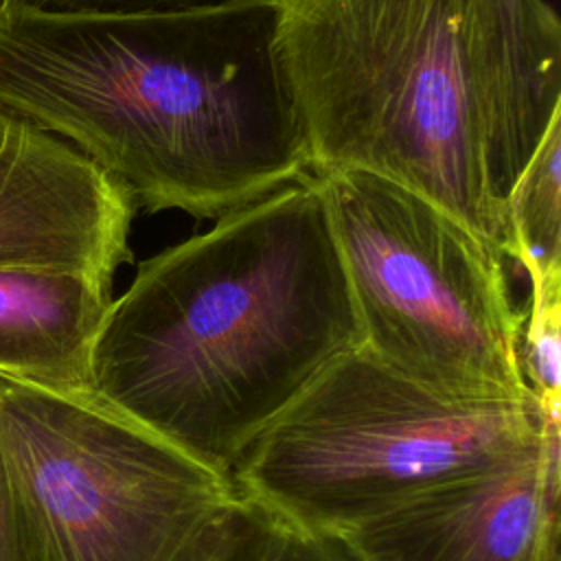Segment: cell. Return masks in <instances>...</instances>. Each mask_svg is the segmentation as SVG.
I'll list each match as a JSON object with an SVG mask.
<instances>
[{
  "mask_svg": "<svg viewBox=\"0 0 561 561\" xmlns=\"http://www.w3.org/2000/svg\"><path fill=\"white\" fill-rule=\"evenodd\" d=\"M309 169L366 171L504 256L508 197L561 114L546 0H280Z\"/></svg>",
  "mask_w": 561,
  "mask_h": 561,
  "instance_id": "1",
  "label": "cell"
},
{
  "mask_svg": "<svg viewBox=\"0 0 561 561\" xmlns=\"http://www.w3.org/2000/svg\"><path fill=\"white\" fill-rule=\"evenodd\" d=\"M280 0L140 15L0 7V110L92 160L134 208L219 219L309 169Z\"/></svg>",
  "mask_w": 561,
  "mask_h": 561,
  "instance_id": "2",
  "label": "cell"
},
{
  "mask_svg": "<svg viewBox=\"0 0 561 561\" xmlns=\"http://www.w3.org/2000/svg\"><path fill=\"white\" fill-rule=\"evenodd\" d=\"M359 344L324 195L305 173L138 265L92 344L90 394L228 476Z\"/></svg>",
  "mask_w": 561,
  "mask_h": 561,
  "instance_id": "3",
  "label": "cell"
},
{
  "mask_svg": "<svg viewBox=\"0 0 561 561\" xmlns=\"http://www.w3.org/2000/svg\"><path fill=\"white\" fill-rule=\"evenodd\" d=\"M561 432L535 397L430 388L353 348L333 359L237 458L234 489L285 526L340 535L443 482Z\"/></svg>",
  "mask_w": 561,
  "mask_h": 561,
  "instance_id": "4",
  "label": "cell"
},
{
  "mask_svg": "<svg viewBox=\"0 0 561 561\" xmlns=\"http://www.w3.org/2000/svg\"><path fill=\"white\" fill-rule=\"evenodd\" d=\"M355 302L362 344L430 388L530 397L504 256L425 197L366 171L313 173Z\"/></svg>",
  "mask_w": 561,
  "mask_h": 561,
  "instance_id": "5",
  "label": "cell"
},
{
  "mask_svg": "<svg viewBox=\"0 0 561 561\" xmlns=\"http://www.w3.org/2000/svg\"><path fill=\"white\" fill-rule=\"evenodd\" d=\"M0 436L46 561H167L237 491L90 392L0 375Z\"/></svg>",
  "mask_w": 561,
  "mask_h": 561,
  "instance_id": "6",
  "label": "cell"
},
{
  "mask_svg": "<svg viewBox=\"0 0 561 561\" xmlns=\"http://www.w3.org/2000/svg\"><path fill=\"white\" fill-rule=\"evenodd\" d=\"M561 432L340 533L359 561H561Z\"/></svg>",
  "mask_w": 561,
  "mask_h": 561,
  "instance_id": "7",
  "label": "cell"
},
{
  "mask_svg": "<svg viewBox=\"0 0 561 561\" xmlns=\"http://www.w3.org/2000/svg\"><path fill=\"white\" fill-rule=\"evenodd\" d=\"M134 204L66 140L0 110V267L112 280L129 259Z\"/></svg>",
  "mask_w": 561,
  "mask_h": 561,
  "instance_id": "8",
  "label": "cell"
},
{
  "mask_svg": "<svg viewBox=\"0 0 561 561\" xmlns=\"http://www.w3.org/2000/svg\"><path fill=\"white\" fill-rule=\"evenodd\" d=\"M112 280L64 270L0 267V375L90 392V353Z\"/></svg>",
  "mask_w": 561,
  "mask_h": 561,
  "instance_id": "9",
  "label": "cell"
},
{
  "mask_svg": "<svg viewBox=\"0 0 561 561\" xmlns=\"http://www.w3.org/2000/svg\"><path fill=\"white\" fill-rule=\"evenodd\" d=\"M504 259L526 272H561V114L511 191Z\"/></svg>",
  "mask_w": 561,
  "mask_h": 561,
  "instance_id": "10",
  "label": "cell"
},
{
  "mask_svg": "<svg viewBox=\"0 0 561 561\" xmlns=\"http://www.w3.org/2000/svg\"><path fill=\"white\" fill-rule=\"evenodd\" d=\"M287 526L261 502L234 491L167 561H278Z\"/></svg>",
  "mask_w": 561,
  "mask_h": 561,
  "instance_id": "11",
  "label": "cell"
},
{
  "mask_svg": "<svg viewBox=\"0 0 561 561\" xmlns=\"http://www.w3.org/2000/svg\"><path fill=\"white\" fill-rule=\"evenodd\" d=\"M526 274L530 302L519 340L522 373L541 412L561 421V272L528 270Z\"/></svg>",
  "mask_w": 561,
  "mask_h": 561,
  "instance_id": "12",
  "label": "cell"
},
{
  "mask_svg": "<svg viewBox=\"0 0 561 561\" xmlns=\"http://www.w3.org/2000/svg\"><path fill=\"white\" fill-rule=\"evenodd\" d=\"M0 561H46L0 436Z\"/></svg>",
  "mask_w": 561,
  "mask_h": 561,
  "instance_id": "13",
  "label": "cell"
},
{
  "mask_svg": "<svg viewBox=\"0 0 561 561\" xmlns=\"http://www.w3.org/2000/svg\"><path fill=\"white\" fill-rule=\"evenodd\" d=\"M243 0H2L0 7L55 15H140L224 7Z\"/></svg>",
  "mask_w": 561,
  "mask_h": 561,
  "instance_id": "14",
  "label": "cell"
},
{
  "mask_svg": "<svg viewBox=\"0 0 561 561\" xmlns=\"http://www.w3.org/2000/svg\"><path fill=\"white\" fill-rule=\"evenodd\" d=\"M278 561H359L348 543L333 533H311L287 526Z\"/></svg>",
  "mask_w": 561,
  "mask_h": 561,
  "instance_id": "15",
  "label": "cell"
},
{
  "mask_svg": "<svg viewBox=\"0 0 561 561\" xmlns=\"http://www.w3.org/2000/svg\"><path fill=\"white\" fill-rule=\"evenodd\" d=\"M0 4H2V0H0Z\"/></svg>",
  "mask_w": 561,
  "mask_h": 561,
  "instance_id": "16",
  "label": "cell"
}]
</instances>
